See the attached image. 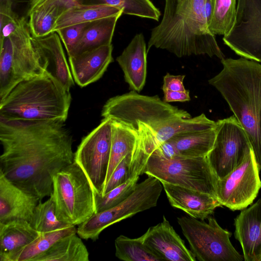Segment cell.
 Instances as JSON below:
<instances>
[{"label": "cell", "instance_id": "9", "mask_svg": "<svg viewBox=\"0 0 261 261\" xmlns=\"http://www.w3.org/2000/svg\"><path fill=\"white\" fill-rule=\"evenodd\" d=\"M163 189L159 179L148 176L137 184L133 192L122 202L113 207L94 213L78 225L77 234L83 239L96 241L100 233L110 225L156 206Z\"/></svg>", "mask_w": 261, "mask_h": 261}, {"label": "cell", "instance_id": "11", "mask_svg": "<svg viewBox=\"0 0 261 261\" xmlns=\"http://www.w3.org/2000/svg\"><path fill=\"white\" fill-rule=\"evenodd\" d=\"M216 138L206 157L218 179L239 166L252 150L244 129L234 115L216 122Z\"/></svg>", "mask_w": 261, "mask_h": 261}, {"label": "cell", "instance_id": "17", "mask_svg": "<svg viewBox=\"0 0 261 261\" xmlns=\"http://www.w3.org/2000/svg\"><path fill=\"white\" fill-rule=\"evenodd\" d=\"M144 243L163 260L195 261L196 258L165 216L142 236Z\"/></svg>", "mask_w": 261, "mask_h": 261}, {"label": "cell", "instance_id": "20", "mask_svg": "<svg viewBox=\"0 0 261 261\" xmlns=\"http://www.w3.org/2000/svg\"><path fill=\"white\" fill-rule=\"evenodd\" d=\"M171 206L190 217L203 220L222 206L216 196L177 185L161 182Z\"/></svg>", "mask_w": 261, "mask_h": 261}, {"label": "cell", "instance_id": "39", "mask_svg": "<svg viewBox=\"0 0 261 261\" xmlns=\"http://www.w3.org/2000/svg\"><path fill=\"white\" fill-rule=\"evenodd\" d=\"M164 92L163 101L166 102H185L190 100V92L186 90L184 91L163 90Z\"/></svg>", "mask_w": 261, "mask_h": 261}, {"label": "cell", "instance_id": "27", "mask_svg": "<svg viewBox=\"0 0 261 261\" xmlns=\"http://www.w3.org/2000/svg\"><path fill=\"white\" fill-rule=\"evenodd\" d=\"M76 234L62 238L34 261H89L87 247Z\"/></svg>", "mask_w": 261, "mask_h": 261}, {"label": "cell", "instance_id": "40", "mask_svg": "<svg viewBox=\"0 0 261 261\" xmlns=\"http://www.w3.org/2000/svg\"><path fill=\"white\" fill-rule=\"evenodd\" d=\"M154 150L167 159L179 158L174 145L170 140L160 144Z\"/></svg>", "mask_w": 261, "mask_h": 261}, {"label": "cell", "instance_id": "4", "mask_svg": "<svg viewBox=\"0 0 261 261\" xmlns=\"http://www.w3.org/2000/svg\"><path fill=\"white\" fill-rule=\"evenodd\" d=\"M71 101L70 92L40 74L19 83L0 101V120L65 122Z\"/></svg>", "mask_w": 261, "mask_h": 261}, {"label": "cell", "instance_id": "22", "mask_svg": "<svg viewBox=\"0 0 261 261\" xmlns=\"http://www.w3.org/2000/svg\"><path fill=\"white\" fill-rule=\"evenodd\" d=\"M147 50L142 33L136 34L116 58L129 89L137 92L143 88L147 75Z\"/></svg>", "mask_w": 261, "mask_h": 261}, {"label": "cell", "instance_id": "6", "mask_svg": "<svg viewBox=\"0 0 261 261\" xmlns=\"http://www.w3.org/2000/svg\"><path fill=\"white\" fill-rule=\"evenodd\" d=\"M0 48L2 101L20 82L44 73L40 65L35 38L24 17L16 31L0 42Z\"/></svg>", "mask_w": 261, "mask_h": 261}, {"label": "cell", "instance_id": "28", "mask_svg": "<svg viewBox=\"0 0 261 261\" xmlns=\"http://www.w3.org/2000/svg\"><path fill=\"white\" fill-rule=\"evenodd\" d=\"M111 121V147L106 183L120 162L134 149L139 137L138 132L134 129L119 122Z\"/></svg>", "mask_w": 261, "mask_h": 261}, {"label": "cell", "instance_id": "34", "mask_svg": "<svg viewBox=\"0 0 261 261\" xmlns=\"http://www.w3.org/2000/svg\"><path fill=\"white\" fill-rule=\"evenodd\" d=\"M29 223L36 230L41 233L53 231L71 225L58 219L55 204L50 196L45 202H42L40 200Z\"/></svg>", "mask_w": 261, "mask_h": 261}, {"label": "cell", "instance_id": "42", "mask_svg": "<svg viewBox=\"0 0 261 261\" xmlns=\"http://www.w3.org/2000/svg\"><path fill=\"white\" fill-rule=\"evenodd\" d=\"M45 0H34L28 8L27 15L31 12L34 9L42 4Z\"/></svg>", "mask_w": 261, "mask_h": 261}, {"label": "cell", "instance_id": "29", "mask_svg": "<svg viewBox=\"0 0 261 261\" xmlns=\"http://www.w3.org/2000/svg\"><path fill=\"white\" fill-rule=\"evenodd\" d=\"M115 255L125 261H161L144 242L142 236L131 239L120 235L115 240Z\"/></svg>", "mask_w": 261, "mask_h": 261}, {"label": "cell", "instance_id": "36", "mask_svg": "<svg viewBox=\"0 0 261 261\" xmlns=\"http://www.w3.org/2000/svg\"><path fill=\"white\" fill-rule=\"evenodd\" d=\"M10 1H0V42L13 34L20 25L22 17H19Z\"/></svg>", "mask_w": 261, "mask_h": 261}, {"label": "cell", "instance_id": "2", "mask_svg": "<svg viewBox=\"0 0 261 261\" xmlns=\"http://www.w3.org/2000/svg\"><path fill=\"white\" fill-rule=\"evenodd\" d=\"M206 1L165 0L162 19L152 30L147 53L154 46L179 58L206 55L224 59L215 35L208 29Z\"/></svg>", "mask_w": 261, "mask_h": 261}, {"label": "cell", "instance_id": "10", "mask_svg": "<svg viewBox=\"0 0 261 261\" xmlns=\"http://www.w3.org/2000/svg\"><path fill=\"white\" fill-rule=\"evenodd\" d=\"M208 223L191 217L177 218L191 250L200 261H243L230 241L231 233L222 228L216 219L208 217Z\"/></svg>", "mask_w": 261, "mask_h": 261}, {"label": "cell", "instance_id": "30", "mask_svg": "<svg viewBox=\"0 0 261 261\" xmlns=\"http://www.w3.org/2000/svg\"><path fill=\"white\" fill-rule=\"evenodd\" d=\"M75 226L53 231L42 233L33 242L23 248L14 257L12 261H34V259L48 250L62 238L76 233Z\"/></svg>", "mask_w": 261, "mask_h": 261}, {"label": "cell", "instance_id": "16", "mask_svg": "<svg viewBox=\"0 0 261 261\" xmlns=\"http://www.w3.org/2000/svg\"><path fill=\"white\" fill-rule=\"evenodd\" d=\"M35 39L40 65L44 73L64 90L70 92L74 79L59 35L54 32Z\"/></svg>", "mask_w": 261, "mask_h": 261}, {"label": "cell", "instance_id": "26", "mask_svg": "<svg viewBox=\"0 0 261 261\" xmlns=\"http://www.w3.org/2000/svg\"><path fill=\"white\" fill-rule=\"evenodd\" d=\"M215 128L181 134L169 140L174 145L179 157L198 158L206 156L212 149L216 138Z\"/></svg>", "mask_w": 261, "mask_h": 261}, {"label": "cell", "instance_id": "18", "mask_svg": "<svg viewBox=\"0 0 261 261\" xmlns=\"http://www.w3.org/2000/svg\"><path fill=\"white\" fill-rule=\"evenodd\" d=\"M40 199L19 188L0 172V223L30 222Z\"/></svg>", "mask_w": 261, "mask_h": 261}, {"label": "cell", "instance_id": "41", "mask_svg": "<svg viewBox=\"0 0 261 261\" xmlns=\"http://www.w3.org/2000/svg\"><path fill=\"white\" fill-rule=\"evenodd\" d=\"M45 4L57 5L64 11L67 8L79 4L77 2V0H45L40 5Z\"/></svg>", "mask_w": 261, "mask_h": 261}, {"label": "cell", "instance_id": "31", "mask_svg": "<svg viewBox=\"0 0 261 261\" xmlns=\"http://www.w3.org/2000/svg\"><path fill=\"white\" fill-rule=\"evenodd\" d=\"M79 4L109 5L123 10V14L159 20L160 10L150 0H77Z\"/></svg>", "mask_w": 261, "mask_h": 261}, {"label": "cell", "instance_id": "24", "mask_svg": "<svg viewBox=\"0 0 261 261\" xmlns=\"http://www.w3.org/2000/svg\"><path fill=\"white\" fill-rule=\"evenodd\" d=\"M122 14L120 13L91 22L68 57L111 44L116 23Z\"/></svg>", "mask_w": 261, "mask_h": 261}, {"label": "cell", "instance_id": "33", "mask_svg": "<svg viewBox=\"0 0 261 261\" xmlns=\"http://www.w3.org/2000/svg\"><path fill=\"white\" fill-rule=\"evenodd\" d=\"M236 0H214L213 11L209 30L214 35L225 36L231 30L235 21Z\"/></svg>", "mask_w": 261, "mask_h": 261}, {"label": "cell", "instance_id": "13", "mask_svg": "<svg viewBox=\"0 0 261 261\" xmlns=\"http://www.w3.org/2000/svg\"><path fill=\"white\" fill-rule=\"evenodd\" d=\"M258 164L252 149L243 162L216 184V197L222 206L232 211L250 205L261 188Z\"/></svg>", "mask_w": 261, "mask_h": 261}, {"label": "cell", "instance_id": "38", "mask_svg": "<svg viewBox=\"0 0 261 261\" xmlns=\"http://www.w3.org/2000/svg\"><path fill=\"white\" fill-rule=\"evenodd\" d=\"M185 77V75H175L167 73L163 78L162 90L181 91L186 90L183 84Z\"/></svg>", "mask_w": 261, "mask_h": 261}, {"label": "cell", "instance_id": "23", "mask_svg": "<svg viewBox=\"0 0 261 261\" xmlns=\"http://www.w3.org/2000/svg\"><path fill=\"white\" fill-rule=\"evenodd\" d=\"M40 234L27 221L0 223V260L12 261L20 250Z\"/></svg>", "mask_w": 261, "mask_h": 261}, {"label": "cell", "instance_id": "32", "mask_svg": "<svg viewBox=\"0 0 261 261\" xmlns=\"http://www.w3.org/2000/svg\"><path fill=\"white\" fill-rule=\"evenodd\" d=\"M63 11L55 4L41 5L34 9L28 15L32 36L39 38L53 33L56 21Z\"/></svg>", "mask_w": 261, "mask_h": 261}, {"label": "cell", "instance_id": "7", "mask_svg": "<svg viewBox=\"0 0 261 261\" xmlns=\"http://www.w3.org/2000/svg\"><path fill=\"white\" fill-rule=\"evenodd\" d=\"M101 116L137 132L139 123L153 127L170 119L191 117L187 111L162 100L158 95H141L133 90L109 99Z\"/></svg>", "mask_w": 261, "mask_h": 261}, {"label": "cell", "instance_id": "3", "mask_svg": "<svg viewBox=\"0 0 261 261\" xmlns=\"http://www.w3.org/2000/svg\"><path fill=\"white\" fill-rule=\"evenodd\" d=\"M223 68L208 83L228 105L250 143L261 170V64L243 57L221 60Z\"/></svg>", "mask_w": 261, "mask_h": 261}, {"label": "cell", "instance_id": "12", "mask_svg": "<svg viewBox=\"0 0 261 261\" xmlns=\"http://www.w3.org/2000/svg\"><path fill=\"white\" fill-rule=\"evenodd\" d=\"M112 121L103 118L84 137L74 152V161L83 170L95 193L101 194L109 167L112 140Z\"/></svg>", "mask_w": 261, "mask_h": 261}, {"label": "cell", "instance_id": "35", "mask_svg": "<svg viewBox=\"0 0 261 261\" xmlns=\"http://www.w3.org/2000/svg\"><path fill=\"white\" fill-rule=\"evenodd\" d=\"M140 175H136L103 195L94 192L95 212L113 207L126 199L135 190Z\"/></svg>", "mask_w": 261, "mask_h": 261}, {"label": "cell", "instance_id": "8", "mask_svg": "<svg viewBox=\"0 0 261 261\" xmlns=\"http://www.w3.org/2000/svg\"><path fill=\"white\" fill-rule=\"evenodd\" d=\"M143 172L161 182L216 196L218 178L206 156L167 159L154 150L149 154Z\"/></svg>", "mask_w": 261, "mask_h": 261}, {"label": "cell", "instance_id": "25", "mask_svg": "<svg viewBox=\"0 0 261 261\" xmlns=\"http://www.w3.org/2000/svg\"><path fill=\"white\" fill-rule=\"evenodd\" d=\"M123 12L119 8L109 5L76 4L60 14L56 21L53 33L70 25L92 22Z\"/></svg>", "mask_w": 261, "mask_h": 261}, {"label": "cell", "instance_id": "15", "mask_svg": "<svg viewBox=\"0 0 261 261\" xmlns=\"http://www.w3.org/2000/svg\"><path fill=\"white\" fill-rule=\"evenodd\" d=\"M216 125L215 121L202 113L189 118L170 119L153 127L139 123L138 133L146 151L150 154L160 144L176 135L207 130Z\"/></svg>", "mask_w": 261, "mask_h": 261}, {"label": "cell", "instance_id": "19", "mask_svg": "<svg viewBox=\"0 0 261 261\" xmlns=\"http://www.w3.org/2000/svg\"><path fill=\"white\" fill-rule=\"evenodd\" d=\"M234 237L245 261H261V197L234 219Z\"/></svg>", "mask_w": 261, "mask_h": 261}, {"label": "cell", "instance_id": "5", "mask_svg": "<svg viewBox=\"0 0 261 261\" xmlns=\"http://www.w3.org/2000/svg\"><path fill=\"white\" fill-rule=\"evenodd\" d=\"M50 196L58 219L68 224L79 225L95 212L94 190L74 161L55 175Z\"/></svg>", "mask_w": 261, "mask_h": 261}, {"label": "cell", "instance_id": "14", "mask_svg": "<svg viewBox=\"0 0 261 261\" xmlns=\"http://www.w3.org/2000/svg\"><path fill=\"white\" fill-rule=\"evenodd\" d=\"M223 41L238 55L261 63V0H238L234 22Z\"/></svg>", "mask_w": 261, "mask_h": 261}, {"label": "cell", "instance_id": "37", "mask_svg": "<svg viewBox=\"0 0 261 261\" xmlns=\"http://www.w3.org/2000/svg\"><path fill=\"white\" fill-rule=\"evenodd\" d=\"M91 22L76 24L58 30L56 32L59 35L70 55L80 41L86 28Z\"/></svg>", "mask_w": 261, "mask_h": 261}, {"label": "cell", "instance_id": "21", "mask_svg": "<svg viewBox=\"0 0 261 261\" xmlns=\"http://www.w3.org/2000/svg\"><path fill=\"white\" fill-rule=\"evenodd\" d=\"M113 48L111 44L68 57L75 82L83 87L99 80L113 61Z\"/></svg>", "mask_w": 261, "mask_h": 261}, {"label": "cell", "instance_id": "1", "mask_svg": "<svg viewBox=\"0 0 261 261\" xmlns=\"http://www.w3.org/2000/svg\"><path fill=\"white\" fill-rule=\"evenodd\" d=\"M65 122L0 120V172L40 200L50 196L55 175L74 161Z\"/></svg>", "mask_w": 261, "mask_h": 261}, {"label": "cell", "instance_id": "43", "mask_svg": "<svg viewBox=\"0 0 261 261\" xmlns=\"http://www.w3.org/2000/svg\"><path fill=\"white\" fill-rule=\"evenodd\" d=\"M10 1L13 3V4L14 3H27L29 7L34 0H0V1Z\"/></svg>", "mask_w": 261, "mask_h": 261}]
</instances>
